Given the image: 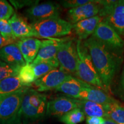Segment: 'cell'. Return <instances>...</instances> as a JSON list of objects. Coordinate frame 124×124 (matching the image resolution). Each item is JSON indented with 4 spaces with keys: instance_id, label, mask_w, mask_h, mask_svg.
<instances>
[{
    "instance_id": "1",
    "label": "cell",
    "mask_w": 124,
    "mask_h": 124,
    "mask_svg": "<svg viewBox=\"0 0 124 124\" xmlns=\"http://www.w3.org/2000/svg\"><path fill=\"white\" fill-rule=\"evenodd\" d=\"M83 43L88 49L105 91L110 92L114 78L121 64V56L110 50L92 36Z\"/></svg>"
},
{
    "instance_id": "2",
    "label": "cell",
    "mask_w": 124,
    "mask_h": 124,
    "mask_svg": "<svg viewBox=\"0 0 124 124\" xmlns=\"http://www.w3.org/2000/svg\"><path fill=\"white\" fill-rule=\"evenodd\" d=\"M77 50L78 61L75 77L91 86L106 91L93 64L88 49L83 45L82 40L77 41Z\"/></svg>"
},
{
    "instance_id": "3",
    "label": "cell",
    "mask_w": 124,
    "mask_h": 124,
    "mask_svg": "<svg viewBox=\"0 0 124 124\" xmlns=\"http://www.w3.org/2000/svg\"><path fill=\"white\" fill-rule=\"evenodd\" d=\"M36 38L52 39L70 35L72 25L62 18H54L41 20L31 24Z\"/></svg>"
},
{
    "instance_id": "4",
    "label": "cell",
    "mask_w": 124,
    "mask_h": 124,
    "mask_svg": "<svg viewBox=\"0 0 124 124\" xmlns=\"http://www.w3.org/2000/svg\"><path fill=\"white\" fill-rule=\"evenodd\" d=\"M100 16L117 32L124 36V0H99Z\"/></svg>"
},
{
    "instance_id": "5",
    "label": "cell",
    "mask_w": 124,
    "mask_h": 124,
    "mask_svg": "<svg viewBox=\"0 0 124 124\" xmlns=\"http://www.w3.org/2000/svg\"><path fill=\"white\" fill-rule=\"evenodd\" d=\"M28 87H24L10 94L0 97V124H7L17 116L23 97Z\"/></svg>"
},
{
    "instance_id": "6",
    "label": "cell",
    "mask_w": 124,
    "mask_h": 124,
    "mask_svg": "<svg viewBox=\"0 0 124 124\" xmlns=\"http://www.w3.org/2000/svg\"><path fill=\"white\" fill-rule=\"evenodd\" d=\"M56 56L59 69L71 75H75L78 61L77 42L69 38L62 39Z\"/></svg>"
},
{
    "instance_id": "7",
    "label": "cell",
    "mask_w": 124,
    "mask_h": 124,
    "mask_svg": "<svg viewBox=\"0 0 124 124\" xmlns=\"http://www.w3.org/2000/svg\"><path fill=\"white\" fill-rule=\"evenodd\" d=\"M93 37L106 47L119 55H122L124 41L116 31L108 23L102 20L98 25Z\"/></svg>"
},
{
    "instance_id": "8",
    "label": "cell",
    "mask_w": 124,
    "mask_h": 124,
    "mask_svg": "<svg viewBox=\"0 0 124 124\" xmlns=\"http://www.w3.org/2000/svg\"><path fill=\"white\" fill-rule=\"evenodd\" d=\"M60 7L58 4L53 2H46L29 7L25 10L27 18L32 23L41 20L59 17Z\"/></svg>"
},
{
    "instance_id": "9",
    "label": "cell",
    "mask_w": 124,
    "mask_h": 124,
    "mask_svg": "<svg viewBox=\"0 0 124 124\" xmlns=\"http://www.w3.org/2000/svg\"><path fill=\"white\" fill-rule=\"evenodd\" d=\"M61 40L62 39H52L41 40L39 51L32 64L35 65L40 63H47L58 69L59 64L56 56Z\"/></svg>"
},
{
    "instance_id": "10",
    "label": "cell",
    "mask_w": 124,
    "mask_h": 124,
    "mask_svg": "<svg viewBox=\"0 0 124 124\" xmlns=\"http://www.w3.org/2000/svg\"><path fill=\"white\" fill-rule=\"evenodd\" d=\"M80 100L67 96H61L47 102L46 114L51 117H61L75 108H79Z\"/></svg>"
},
{
    "instance_id": "11",
    "label": "cell",
    "mask_w": 124,
    "mask_h": 124,
    "mask_svg": "<svg viewBox=\"0 0 124 124\" xmlns=\"http://www.w3.org/2000/svg\"><path fill=\"white\" fill-rule=\"evenodd\" d=\"M70 76L59 69H55L36 80L33 85L39 92L51 90L56 89Z\"/></svg>"
},
{
    "instance_id": "12",
    "label": "cell",
    "mask_w": 124,
    "mask_h": 124,
    "mask_svg": "<svg viewBox=\"0 0 124 124\" xmlns=\"http://www.w3.org/2000/svg\"><path fill=\"white\" fill-rule=\"evenodd\" d=\"M101 5L100 1L91 0V2L76 8L69 9L67 12L68 21L72 25L79 21L98 15Z\"/></svg>"
},
{
    "instance_id": "13",
    "label": "cell",
    "mask_w": 124,
    "mask_h": 124,
    "mask_svg": "<svg viewBox=\"0 0 124 124\" xmlns=\"http://www.w3.org/2000/svg\"><path fill=\"white\" fill-rule=\"evenodd\" d=\"M0 60L18 70L26 64L16 43L8 45L0 49Z\"/></svg>"
},
{
    "instance_id": "14",
    "label": "cell",
    "mask_w": 124,
    "mask_h": 124,
    "mask_svg": "<svg viewBox=\"0 0 124 124\" xmlns=\"http://www.w3.org/2000/svg\"><path fill=\"white\" fill-rule=\"evenodd\" d=\"M16 44L26 64H31L38 55L41 44V40L33 38H23L18 40Z\"/></svg>"
},
{
    "instance_id": "15",
    "label": "cell",
    "mask_w": 124,
    "mask_h": 124,
    "mask_svg": "<svg viewBox=\"0 0 124 124\" xmlns=\"http://www.w3.org/2000/svg\"><path fill=\"white\" fill-rule=\"evenodd\" d=\"M8 23L12 28L14 35L17 39L26 38H36V35L31 24L23 17L14 13Z\"/></svg>"
},
{
    "instance_id": "16",
    "label": "cell",
    "mask_w": 124,
    "mask_h": 124,
    "mask_svg": "<svg viewBox=\"0 0 124 124\" xmlns=\"http://www.w3.org/2000/svg\"><path fill=\"white\" fill-rule=\"evenodd\" d=\"M94 87L75 77L71 75L56 89V91L66 94L67 97L77 99L80 93L86 88Z\"/></svg>"
},
{
    "instance_id": "17",
    "label": "cell",
    "mask_w": 124,
    "mask_h": 124,
    "mask_svg": "<svg viewBox=\"0 0 124 124\" xmlns=\"http://www.w3.org/2000/svg\"><path fill=\"white\" fill-rule=\"evenodd\" d=\"M102 20V18L97 15L72 25V29L78 38V40H86L93 35L98 25Z\"/></svg>"
},
{
    "instance_id": "18",
    "label": "cell",
    "mask_w": 124,
    "mask_h": 124,
    "mask_svg": "<svg viewBox=\"0 0 124 124\" xmlns=\"http://www.w3.org/2000/svg\"><path fill=\"white\" fill-rule=\"evenodd\" d=\"M77 99L89 101L102 105L109 104L117 101V100L107 94L106 91L95 87L83 89Z\"/></svg>"
},
{
    "instance_id": "19",
    "label": "cell",
    "mask_w": 124,
    "mask_h": 124,
    "mask_svg": "<svg viewBox=\"0 0 124 124\" xmlns=\"http://www.w3.org/2000/svg\"><path fill=\"white\" fill-rule=\"evenodd\" d=\"M79 108L86 117H98L105 119L108 118V104L102 105L89 101L80 100Z\"/></svg>"
},
{
    "instance_id": "20",
    "label": "cell",
    "mask_w": 124,
    "mask_h": 124,
    "mask_svg": "<svg viewBox=\"0 0 124 124\" xmlns=\"http://www.w3.org/2000/svg\"><path fill=\"white\" fill-rule=\"evenodd\" d=\"M27 95L28 98L29 104L39 111L43 117L46 114L47 100L46 95L40 94L38 91L28 88L27 90Z\"/></svg>"
},
{
    "instance_id": "21",
    "label": "cell",
    "mask_w": 124,
    "mask_h": 124,
    "mask_svg": "<svg viewBox=\"0 0 124 124\" xmlns=\"http://www.w3.org/2000/svg\"><path fill=\"white\" fill-rule=\"evenodd\" d=\"M24 87L27 86L21 81L18 75L7 78L0 80V97L13 93Z\"/></svg>"
},
{
    "instance_id": "22",
    "label": "cell",
    "mask_w": 124,
    "mask_h": 124,
    "mask_svg": "<svg viewBox=\"0 0 124 124\" xmlns=\"http://www.w3.org/2000/svg\"><path fill=\"white\" fill-rule=\"evenodd\" d=\"M107 118L117 124H124V106L118 101L108 104Z\"/></svg>"
},
{
    "instance_id": "23",
    "label": "cell",
    "mask_w": 124,
    "mask_h": 124,
    "mask_svg": "<svg viewBox=\"0 0 124 124\" xmlns=\"http://www.w3.org/2000/svg\"><path fill=\"white\" fill-rule=\"evenodd\" d=\"M84 113L80 108H75L60 117V121L64 124H78L85 120Z\"/></svg>"
},
{
    "instance_id": "24",
    "label": "cell",
    "mask_w": 124,
    "mask_h": 124,
    "mask_svg": "<svg viewBox=\"0 0 124 124\" xmlns=\"http://www.w3.org/2000/svg\"><path fill=\"white\" fill-rule=\"evenodd\" d=\"M18 77L20 79L27 87H29L35 82L36 79L33 71V65L26 64L21 68L18 72Z\"/></svg>"
},
{
    "instance_id": "25",
    "label": "cell",
    "mask_w": 124,
    "mask_h": 124,
    "mask_svg": "<svg viewBox=\"0 0 124 124\" xmlns=\"http://www.w3.org/2000/svg\"><path fill=\"white\" fill-rule=\"evenodd\" d=\"M0 34L3 38L8 40H12L16 42L18 41L7 20H0Z\"/></svg>"
},
{
    "instance_id": "26",
    "label": "cell",
    "mask_w": 124,
    "mask_h": 124,
    "mask_svg": "<svg viewBox=\"0 0 124 124\" xmlns=\"http://www.w3.org/2000/svg\"><path fill=\"white\" fill-rule=\"evenodd\" d=\"M19 71L20 70L15 69L0 60V80L18 75Z\"/></svg>"
},
{
    "instance_id": "27",
    "label": "cell",
    "mask_w": 124,
    "mask_h": 124,
    "mask_svg": "<svg viewBox=\"0 0 124 124\" xmlns=\"http://www.w3.org/2000/svg\"><path fill=\"white\" fill-rule=\"evenodd\" d=\"M33 65L34 74L36 80L43 77L49 71L55 69L52 65L47 63H40L35 65Z\"/></svg>"
},
{
    "instance_id": "28",
    "label": "cell",
    "mask_w": 124,
    "mask_h": 124,
    "mask_svg": "<svg viewBox=\"0 0 124 124\" xmlns=\"http://www.w3.org/2000/svg\"><path fill=\"white\" fill-rule=\"evenodd\" d=\"M14 15L13 7L5 0H0V20H9Z\"/></svg>"
},
{
    "instance_id": "29",
    "label": "cell",
    "mask_w": 124,
    "mask_h": 124,
    "mask_svg": "<svg viewBox=\"0 0 124 124\" xmlns=\"http://www.w3.org/2000/svg\"><path fill=\"white\" fill-rule=\"evenodd\" d=\"M91 1V0H64L60 1V4L65 8L71 9L80 7Z\"/></svg>"
},
{
    "instance_id": "30",
    "label": "cell",
    "mask_w": 124,
    "mask_h": 124,
    "mask_svg": "<svg viewBox=\"0 0 124 124\" xmlns=\"http://www.w3.org/2000/svg\"><path fill=\"white\" fill-rule=\"evenodd\" d=\"M12 4L16 9L22 8L25 7H33L39 4V1H31V0H23V1H10Z\"/></svg>"
},
{
    "instance_id": "31",
    "label": "cell",
    "mask_w": 124,
    "mask_h": 124,
    "mask_svg": "<svg viewBox=\"0 0 124 124\" xmlns=\"http://www.w3.org/2000/svg\"><path fill=\"white\" fill-rule=\"evenodd\" d=\"M105 118L98 117H86V124H102L104 122Z\"/></svg>"
},
{
    "instance_id": "32",
    "label": "cell",
    "mask_w": 124,
    "mask_h": 124,
    "mask_svg": "<svg viewBox=\"0 0 124 124\" xmlns=\"http://www.w3.org/2000/svg\"><path fill=\"white\" fill-rule=\"evenodd\" d=\"M15 41H12V40H8L5 39H4L1 35H0V49L2 48L4 46H8V45L13 44V43H16Z\"/></svg>"
},
{
    "instance_id": "33",
    "label": "cell",
    "mask_w": 124,
    "mask_h": 124,
    "mask_svg": "<svg viewBox=\"0 0 124 124\" xmlns=\"http://www.w3.org/2000/svg\"><path fill=\"white\" fill-rule=\"evenodd\" d=\"M23 124H44L41 121V119L39 120H28V119L23 118Z\"/></svg>"
},
{
    "instance_id": "34",
    "label": "cell",
    "mask_w": 124,
    "mask_h": 124,
    "mask_svg": "<svg viewBox=\"0 0 124 124\" xmlns=\"http://www.w3.org/2000/svg\"><path fill=\"white\" fill-rule=\"evenodd\" d=\"M7 124H23V117L22 115H21V113L20 112V110L19 111V113L15 118L13 121H12L11 122H9V123Z\"/></svg>"
},
{
    "instance_id": "35",
    "label": "cell",
    "mask_w": 124,
    "mask_h": 124,
    "mask_svg": "<svg viewBox=\"0 0 124 124\" xmlns=\"http://www.w3.org/2000/svg\"><path fill=\"white\" fill-rule=\"evenodd\" d=\"M120 90H121L122 92L124 93V64L122 69L121 75L120 82Z\"/></svg>"
},
{
    "instance_id": "36",
    "label": "cell",
    "mask_w": 124,
    "mask_h": 124,
    "mask_svg": "<svg viewBox=\"0 0 124 124\" xmlns=\"http://www.w3.org/2000/svg\"><path fill=\"white\" fill-rule=\"evenodd\" d=\"M102 124H117L115 122H114L113 121L110 120L108 118H105L104 120V122H103Z\"/></svg>"
},
{
    "instance_id": "37",
    "label": "cell",
    "mask_w": 124,
    "mask_h": 124,
    "mask_svg": "<svg viewBox=\"0 0 124 124\" xmlns=\"http://www.w3.org/2000/svg\"><path fill=\"white\" fill-rule=\"evenodd\" d=\"M0 35H1V34H0Z\"/></svg>"
}]
</instances>
